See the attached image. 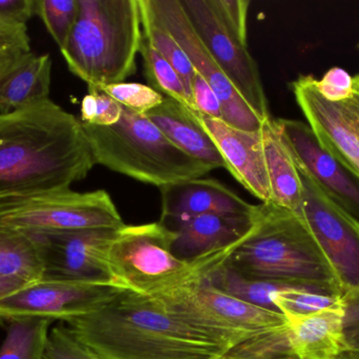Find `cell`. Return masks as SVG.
<instances>
[{"mask_svg": "<svg viewBox=\"0 0 359 359\" xmlns=\"http://www.w3.org/2000/svg\"><path fill=\"white\" fill-rule=\"evenodd\" d=\"M36 0H0V20L27 25L35 14Z\"/></svg>", "mask_w": 359, "mask_h": 359, "instance_id": "8d00e7d4", "label": "cell"}, {"mask_svg": "<svg viewBox=\"0 0 359 359\" xmlns=\"http://www.w3.org/2000/svg\"><path fill=\"white\" fill-rule=\"evenodd\" d=\"M17 291L18 290L14 286H12V285L8 284V282L0 278V301L10 296V295L17 292Z\"/></svg>", "mask_w": 359, "mask_h": 359, "instance_id": "60d3db41", "label": "cell"}, {"mask_svg": "<svg viewBox=\"0 0 359 359\" xmlns=\"http://www.w3.org/2000/svg\"><path fill=\"white\" fill-rule=\"evenodd\" d=\"M43 359L102 358L78 341L65 325H59L48 333Z\"/></svg>", "mask_w": 359, "mask_h": 359, "instance_id": "1f68e13d", "label": "cell"}, {"mask_svg": "<svg viewBox=\"0 0 359 359\" xmlns=\"http://www.w3.org/2000/svg\"><path fill=\"white\" fill-rule=\"evenodd\" d=\"M224 359H247V358H232V356L226 355ZM271 359H297L295 356H293L292 354H287V355L278 356V358H274Z\"/></svg>", "mask_w": 359, "mask_h": 359, "instance_id": "b9f144b4", "label": "cell"}, {"mask_svg": "<svg viewBox=\"0 0 359 359\" xmlns=\"http://www.w3.org/2000/svg\"><path fill=\"white\" fill-rule=\"evenodd\" d=\"M192 27L226 77L262 120L271 118L257 63L248 46L222 25L209 0H179Z\"/></svg>", "mask_w": 359, "mask_h": 359, "instance_id": "8fae6325", "label": "cell"}, {"mask_svg": "<svg viewBox=\"0 0 359 359\" xmlns=\"http://www.w3.org/2000/svg\"><path fill=\"white\" fill-rule=\"evenodd\" d=\"M121 290L111 282L41 280L0 301V320L41 318L67 322L95 311Z\"/></svg>", "mask_w": 359, "mask_h": 359, "instance_id": "9c48e42d", "label": "cell"}, {"mask_svg": "<svg viewBox=\"0 0 359 359\" xmlns=\"http://www.w3.org/2000/svg\"><path fill=\"white\" fill-rule=\"evenodd\" d=\"M226 265L251 280L343 295L334 270L303 217L272 202L257 204L253 229Z\"/></svg>", "mask_w": 359, "mask_h": 359, "instance_id": "3957f363", "label": "cell"}, {"mask_svg": "<svg viewBox=\"0 0 359 359\" xmlns=\"http://www.w3.org/2000/svg\"><path fill=\"white\" fill-rule=\"evenodd\" d=\"M82 128L95 164L160 189L215 170L184 153L147 116L126 107L114 126Z\"/></svg>", "mask_w": 359, "mask_h": 359, "instance_id": "5b68a950", "label": "cell"}, {"mask_svg": "<svg viewBox=\"0 0 359 359\" xmlns=\"http://www.w3.org/2000/svg\"><path fill=\"white\" fill-rule=\"evenodd\" d=\"M153 299L164 311L229 352L249 339L288 326L280 312L230 296L207 278Z\"/></svg>", "mask_w": 359, "mask_h": 359, "instance_id": "52a82bcc", "label": "cell"}, {"mask_svg": "<svg viewBox=\"0 0 359 359\" xmlns=\"http://www.w3.org/2000/svg\"><path fill=\"white\" fill-rule=\"evenodd\" d=\"M255 212L250 215L208 214L189 219L172 230V252L183 261H194L234 246L253 229Z\"/></svg>", "mask_w": 359, "mask_h": 359, "instance_id": "d6986e66", "label": "cell"}, {"mask_svg": "<svg viewBox=\"0 0 359 359\" xmlns=\"http://www.w3.org/2000/svg\"><path fill=\"white\" fill-rule=\"evenodd\" d=\"M65 324L102 359H224L229 353L164 311L153 297L126 289Z\"/></svg>", "mask_w": 359, "mask_h": 359, "instance_id": "7a4b0ae2", "label": "cell"}, {"mask_svg": "<svg viewBox=\"0 0 359 359\" xmlns=\"http://www.w3.org/2000/svg\"><path fill=\"white\" fill-rule=\"evenodd\" d=\"M194 110L176 99L163 96L161 105L144 114L180 150L212 167L225 168L223 157Z\"/></svg>", "mask_w": 359, "mask_h": 359, "instance_id": "ffe728a7", "label": "cell"}, {"mask_svg": "<svg viewBox=\"0 0 359 359\" xmlns=\"http://www.w3.org/2000/svg\"><path fill=\"white\" fill-rule=\"evenodd\" d=\"M262 133L271 202L301 215L303 207L301 175L273 118L264 122Z\"/></svg>", "mask_w": 359, "mask_h": 359, "instance_id": "7402d4cb", "label": "cell"}, {"mask_svg": "<svg viewBox=\"0 0 359 359\" xmlns=\"http://www.w3.org/2000/svg\"><path fill=\"white\" fill-rule=\"evenodd\" d=\"M117 231H29L41 251L44 266L42 280L114 282L107 265V253Z\"/></svg>", "mask_w": 359, "mask_h": 359, "instance_id": "4fadbf2b", "label": "cell"}, {"mask_svg": "<svg viewBox=\"0 0 359 359\" xmlns=\"http://www.w3.org/2000/svg\"><path fill=\"white\" fill-rule=\"evenodd\" d=\"M339 359H359V329L345 333V351Z\"/></svg>", "mask_w": 359, "mask_h": 359, "instance_id": "f35d334b", "label": "cell"}, {"mask_svg": "<svg viewBox=\"0 0 359 359\" xmlns=\"http://www.w3.org/2000/svg\"><path fill=\"white\" fill-rule=\"evenodd\" d=\"M0 219L33 232L119 229L126 225L105 190L76 192L71 188L0 202Z\"/></svg>", "mask_w": 359, "mask_h": 359, "instance_id": "ba28073f", "label": "cell"}, {"mask_svg": "<svg viewBox=\"0 0 359 359\" xmlns=\"http://www.w3.org/2000/svg\"><path fill=\"white\" fill-rule=\"evenodd\" d=\"M123 107L109 95L96 88H88V94L81 103L82 124L97 126H111L117 124Z\"/></svg>", "mask_w": 359, "mask_h": 359, "instance_id": "4dcf8cb0", "label": "cell"}, {"mask_svg": "<svg viewBox=\"0 0 359 359\" xmlns=\"http://www.w3.org/2000/svg\"><path fill=\"white\" fill-rule=\"evenodd\" d=\"M299 175L303 183L301 216L334 270L343 294L358 290L359 221L335 204L309 176Z\"/></svg>", "mask_w": 359, "mask_h": 359, "instance_id": "30bf717a", "label": "cell"}, {"mask_svg": "<svg viewBox=\"0 0 359 359\" xmlns=\"http://www.w3.org/2000/svg\"><path fill=\"white\" fill-rule=\"evenodd\" d=\"M222 25L232 36L245 46L247 44V17L250 1L249 0H209Z\"/></svg>", "mask_w": 359, "mask_h": 359, "instance_id": "d6a6232c", "label": "cell"}, {"mask_svg": "<svg viewBox=\"0 0 359 359\" xmlns=\"http://www.w3.org/2000/svg\"><path fill=\"white\" fill-rule=\"evenodd\" d=\"M358 50L359 51V40H358Z\"/></svg>", "mask_w": 359, "mask_h": 359, "instance_id": "7bdbcfd3", "label": "cell"}, {"mask_svg": "<svg viewBox=\"0 0 359 359\" xmlns=\"http://www.w3.org/2000/svg\"><path fill=\"white\" fill-rule=\"evenodd\" d=\"M142 20L143 37L172 65L181 77L184 86L191 99V82L196 72L194 71L187 55L165 25L149 8L147 0H138ZM192 101V99H191Z\"/></svg>", "mask_w": 359, "mask_h": 359, "instance_id": "cb8c5ba5", "label": "cell"}, {"mask_svg": "<svg viewBox=\"0 0 359 359\" xmlns=\"http://www.w3.org/2000/svg\"><path fill=\"white\" fill-rule=\"evenodd\" d=\"M96 89L115 99L122 107L143 115L163 101V95L149 86L136 82H119Z\"/></svg>", "mask_w": 359, "mask_h": 359, "instance_id": "f546056e", "label": "cell"}, {"mask_svg": "<svg viewBox=\"0 0 359 359\" xmlns=\"http://www.w3.org/2000/svg\"><path fill=\"white\" fill-rule=\"evenodd\" d=\"M52 322L41 318L11 322L0 347V359H43Z\"/></svg>", "mask_w": 359, "mask_h": 359, "instance_id": "484cf974", "label": "cell"}, {"mask_svg": "<svg viewBox=\"0 0 359 359\" xmlns=\"http://www.w3.org/2000/svg\"><path fill=\"white\" fill-rule=\"evenodd\" d=\"M194 113L215 141L232 176L262 202H271L262 130H242L223 120Z\"/></svg>", "mask_w": 359, "mask_h": 359, "instance_id": "2e32d148", "label": "cell"}, {"mask_svg": "<svg viewBox=\"0 0 359 359\" xmlns=\"http://www.w3.org/2000/svg\"><path fill=\"white\" fill-rule=\"evenodd\" d=\"M44 266L33 234L0 219V278L17 290L40 282Z\"/></svg>", "mask_w": 359, "mask_h": 359, "instance_id": "603a6c76", "label": "cell"}, {"mask_svg": "<svg viewBox=\"0 0 359 359\" xmlns=\"http://www.w3.org/2000/svg\"><path fill=\"white\" fill-rule=\"evenodd\" d=\"M94 166L79 118L50 99L0 115V202L67 189Z\"/></svg>", "mask_w": 359, "mask_h": 359, "instance_id": "6da1fadb", "label": "cell"}, {"mask_svg": "<svg viewBox=\"0 0 359 359\" xmlns=\"http://www.w3.org/2000/svg\"><path fill=\"white\" fill-rule=\"evenodd\" d=\"M344 316V307L285 316L292 355L297 359H339L345 351Z\"/></svg>", "mask_w": 359, "mask_h": 359, "instance_id": "44dd1931", "label": "cell"}, {"mask_svg": "<svg viewBox=\"0 0 359 359\" xmlns=\"http://www.w3.org/2000/svg\"><path fill=\"white\" fill-rule=\"evenodd\" d=\"M344 326L345 333L359 329V289L344 293Z\"/></svg>", "mask_w": 359, "mask_h": 359, "instance_id": "74e56055", "label": "cell"}, {"mask_svg": "<svg viewBox=\"0 0 359 359\" xmlns=\"http://www.w3.org/2000/svg\"><path fill=\"white\" fill-rule=\"evenodd\" d=\"M35 14L59 48H62L77 21L79 0H36Z\"/></svg>", "mask_w": 359, "mask_h": 359, "instance_id": "f1b7e54d", "label": "cell"}, {"mask_svg": "<svg viewBox=\"0 0 359 359\" xmlns=\"http://www.w3.org/2000/svg\"><path fill=\"white\" fill-rule=\"evenodd\" d=\"M276 310L285 316H301L333 308H343L339 295L324 294L303 287L288 286L276 293L273 301Z\"/></svg>", "mask_w": 359, "mask_h": 359, "instance_id": "83f0119b", "label": "cell"}, {"mask_svg": "<svg viewBox=\"0 0 359 359\" xmlns=\"http://www.w3.org/2000/svg\"><path fill=\"white\" fill-rule=\"evenodd\" d=\"M31 51L27 25L0 20V58Z\"/></svg>", "mask_w": 359, "mask_h": 359, "instance_id": "d590c367", "label": "cell"}, {"mask_svg": "<svg viewBox=\"0 0 359 359\" xmlns=\"http://www.w3.org/2000/svg\"><path fill=\"white\" fill-rule=\"evenodd\" d=\"M312 74L291 84L295 100L320 147L359 181V119L346 103H330L318 93Z\"/></svg>", "mask_w": 359, "mask_h": 359, "instance_id": "5bb4252c", "label": "cell"}, {"mask_svg": "<svg viewBox=\"0 0 359 359\" xmlns=\"http://www.w3.org/2000/svg\"><path fill=\"white\" fill-rule=\"evenodd\" d=\"M353 89L354 95L350 100H348L347 105H349L350 109L356 114L359 119V74L353 77Z\"/></svg>", "mask_w": 359, "mask_h": 359, "instance_id": "ab89813d", "label": "cell"}, {"mask_svg": "<svg viewBox=\"0 0 359 359\" xmlns=\"http://www.w3.org/2000/svg\"><path fill=\"white\" fill-rule=\"evenodd\" d=\"M52 58L18 53L0 58V115L50 100Z\"/></svg>", "mask_w": 359, "mask_h": 359, "instance_id": "ac0fdd59", "label": "cell"}, {"mask_svg": "<svg viewBox=\"0 0 359 359\" xmlns=\"http://www.w3.org/2000/svg\"><path fill=\"white\" fill-rule=\"evenodd\" d=\"M191 99L194 110L203 115L223 120L222 103L217 93L206 80L196 73L191 82Z\"/></svg>", "mask_w": 359, "mask_h": 359, "instance_id": "e575fe53", "label": "cell"}, {"mask_svg": "<svg viewBox=\"0 0 359 359\" xmlns=\"http://www.w3.org/2000/svg\"><path fill=\"white\" fill-rule=\"evenodd\" d=\"M207 280L213 287L230 296L274 311H278L273 303L274 296L288 287V285L244 278L230 269L226 263L211 273Z\"/></svg>", "mask_w": 359, "mask_h": 359, "instance_id": "d4e9b609", "label": "cell"}, {"mask_svg": "<svg viewBox=\"0 0 359 359\" xmlns=\"http://www.w3.org/2000/svg\"><path fill=\"white\" fill-rule=\"evenodd\" d=\"M142 38L138 0H79L77 21L60 51L74 75L100 88L135 73Z\"/></svg>", "mask_w": 359, "mask_h": 359, "instance_id": "277c9868", "label": "cell"}, {"mask_svg": "<svg viewBox=\"0 0 359 359\" xmlns=\"http://www.w3.org/2000/svg\"><path fill=\"white\" fill-rule=\"evenodd\" d=\"M353 77L343 67H333L316 79L318 93L330 103H347L353 97Z\"/></svg>", "mask_w": 359, "mask_h": 359, "instance_id": "836d02e7", "label": "cell"}, {"mask_svg": "<svg viewBox=\"0 0 359 359\" xmlns=\"http://www.w3.org/2000/svg\"><path fill=\"white\" fill-rule=\"evenodd\" d=\"M160 190L162 212L159 223L170 231L202 215H250L257 210V206L245 202L215 179H189Z\"/></svg>", "mask_w": 359, "mask_h": 359, "instance_id": "e0dca14e", "label": "cell"}, {"mask_svg": "<svg viewBox=\"0 0 359 359\" xmlns=\"http://www.w3.org/2000/svg\"><path fill=\"white\" fill-rule=\"evenodd\" d=\"M187 55L194 71L213 89L222 103L223 122L246 131H259L264 120L241 96L192 27L179 0H147Z\"/></svg>", "mask_w": 359, "mask_h": 359, "instance_id": "7c38bea8", "label": "cell"}, {"mask_svg": "<svg viewBox=\"0 0 359 359\" xmlns=\"http://www.w3.org/2000/svg\"><path fill=\"white\" fill-rule=\"evenodd\" d=\"M175 233L161 223L118 229L107 253L114 282L126 290L154 297L201 278L225 265L238 244L183 261L172 252ZM246 238V237H245Z\"/></svg>", "mask_w": 359, "mask_h": 359, "instance_id": "8992f818", "label": "cell"}, {"mask_svg": "<svg viewBox=\"0 0 359 359\" xmlns=\"http://www.w3.org/2000/svg\"><path fill=\"white\" fill-rule=\"evenodd\" d=\"M274 120L299 172L359 221V181L320 147L307 124L285 118Z\"/></svg>", "mask_w": 359, "mask_h": 359, "instance_id": "9a60e30c", "label": "cell"}, {"mask_svg": "<svg viewBox=\"0 0 359 359\" xmlns=\"http://www.w3.org/2000/svg\"><path fill=\"white\" fill-rule=\"evenodd\" d=\"M139 53L143 58L145 78L149 86L163 96L176 99L196 111L176 70L144 37L142 38Z\"/></svg>", "mask_w": 359, "mask_h": 359, "instance_id": "4316f807", "label": "cell"}]
</instances>
